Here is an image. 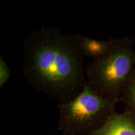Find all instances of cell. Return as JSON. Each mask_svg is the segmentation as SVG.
I'll list each match as a JSON object with an SVG mask.
<instances>
[{"mask_svg": "<svg viewBox=\"0 0 135 135\" xmlns=\"http://www.w3.org/2000/svg\"><path fill=\"white\" fill-rule=\"evenodd\" d=\"M112 39L109 52L86 68L87 82L102 97L120 101L135 70V50L129 37Z\"/></svg>", "mask_w": 135, "mask_h": 135, "instance_id": "cell-2", "label": "cell"}, {"mask_svg": "<svg viewBox=\"0 0 135 135\" xmlns=\"http://www.w3.org/2000/svg\"><path fill=\"white\" fill-rule=\"evenodd\" d=\"M11 71L3 58L0 57V89H2L11 77Z\"/></svg>", "mask_w": 135, "mask_h": 135, "instance_id": "cell-7", "label": "cell"}, {"mask_svg": "<svg viewBox=\"0 0 135 135\" xmlns=\"http://www.w3.org/2000/svg\"><path fill=\"white\" fill-rule=\"evenodd\" d=\"M76 37L85 56L92 57L93 59L101 58L106 55L112 45V38L97 40L79 35H76Z\"/></svg>", "mask_w": 135, "mask_h": 135, "instance_id": "cell-5", "label": "cell"}, {"mask_svg": "<svg viewBox=\"0 0 135 135\" xmlns=\"http://www.w3.org/2000/svg\"><path fill=\"white\" fill-rule=\"evenodd\" d=\"M120 101L123 102L125 110L131 111L135 115V69L121 94Z\"/></svg>", "mask_w": 135, "mask_h": 135, "instance_id": "cell-6", "label": "cell"}, {"mask_svg": "<svg viewBox=\"0 0 135 135\" xmlns=\"http://www.w3.org/2000/svg\"><path fill=\"white\" fill-rule=\"evenodd\" d=\"M88 135H135V115L114 111L100 128Z\"/></svg>", "mask_w": 135, "mask_h": 135, "instance_id": "cell-4", "label": "cell"}, {"mask_svg": "<svg viewBox=\"0 0 135 135\" xmlns=\"http://www.w3.org/2000/svg\"><path fill=\"white\" fill-rule=\"evenodd\" d=\"M119 100L102 97L86 82L72 100L60 103L59 130L62 135H88L100 128Z\"/></svg>", "mask_w": 135, "mask_h": 135, "instance_id": "cell-3", "label": "cell"}, {"mask_svg": "<svg viewBox=\"0 0 135 135\" xmlns=\"http://www.w3.org/2000/svg\"><path fill=\"white\" fill-rule=\"evenodd\" d=\"M85 57L76 35L56 27H42L24 42L22 72L32 87L65 103L77 96L86 83Z\"/></svg>", "mask_w": 135, "mask_h": 135, "instance_id": "cell-1", "label": "cell"}]
</instances>
